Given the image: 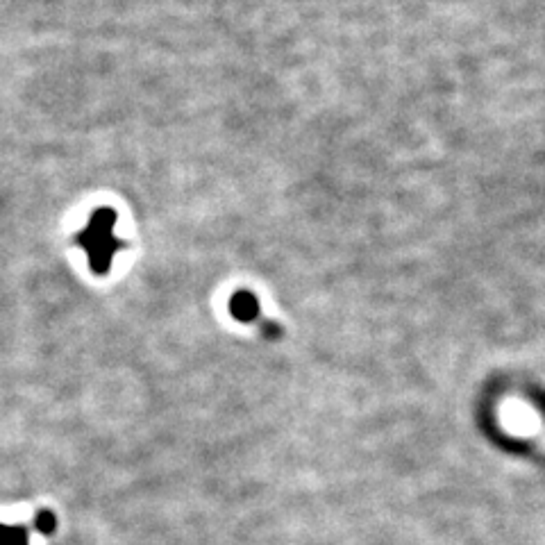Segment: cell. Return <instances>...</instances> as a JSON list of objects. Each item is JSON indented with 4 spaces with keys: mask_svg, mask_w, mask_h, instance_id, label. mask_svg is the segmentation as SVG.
Segmentation results:
<instances>
[{
    "mask_svg": "<svg viewBox=\"0 0 545 545\" xmlns=\"http://www.w3.org/2000/svg\"><path fill=\"white\" fill-rule=\"evenodd\" d=\"M116 216L109 209H100L87 225V230L80 234V243L87 248L89 262L98 275H103L112 266L114 250L121 248L123 243L114 237Z\"/></svg>",
    "mask_w": 545,
    "mask_h": 545,
    "instance_id": "obj_1",
    "label": "cell"
},
{
    "mask_svg": "<svg viewBox=\"0 0 545 545\" xmlns=\"http://www.w3.org/2000/svg\"><path fill=\"white\" fill-rule=\"evenodd\" d=\"M234 314L239 318H250L253 314H257V300L250 296V293H239L237 298L232 300Z\"/></svg>",
    "mask_w": 545,
    "mask_h": 545,
    "instance_id": "obj_2",
    "label": "cell"
},
{
    "mask_svg": "<svg viewBox=\"0 0 545 545\" xmlns=\"http://www.w3.org/2000/svg\"><path fill=\"white\" fill-rule=\"evenodd\" d=\"M0 545H28V539L19 527L0 525Z\"/></svg>",
    "mask_w": 545,
    "mask_h": 545,
    "instance_id": "obj_3",
    "label": "cell"
},
{
    "mask_svg": "<svg viewBox=\"0 0 545 545\" xmlns=\"http://www.w3.org/2000/svg\"><path fill=\"white\" fill-rule=\"evenodd\" d=\"M37 527L44 534H50L55 530V516L53 514H48V511H44V514H39L37 518Z\"/></svg>",
    "mask_w": 545,
    "mask_h": 545,
    "instance_id": "obj_4",
    "label": "cell"
}]
</instances>
